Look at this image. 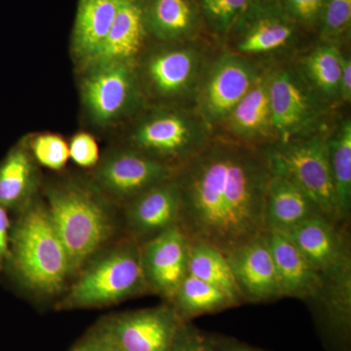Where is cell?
I'll list each match as a JSON object with an SVG mask.
<instances>
[{
  "mask_svg": "<svg viewBox=\"0 0 351 351\" xmlns=\"http://www.w3.org/2000/svg\"><path fill=\"white\" fill-rule=\"evenodd\" d=\"M270 171L263 154L232 145L200 149L176 170L179 225L223 254L265 232Z\"/></svg>",
  "mask_w": 351,
  "mask_h": 351,
  "instance_id": "obj_1",
  "label": "cell"
},
{
  "mask_svg": "<svg viewBox=\"0 0 351 351\" xmlns=\"http://www.w3.org/2000/svg\"><path fill=\"white\" fill-rule=\"evenodd\" d=\"M5 269L23 287L43 297L59 295L71 278L68 254L43 201L18 211Z\"/></svg>",
  "mask_w": 351,
  "mask_h": 351,
  "instance_id": "obj_2",
  "label": "cell"
},
{
  "mask_svg": "<svg viewBox=\"0 0 351 351\" xmlns=\"http://www.w3.org/2000/svg\"><path fill=\"white\" fill-rule=\"evenodd\" d=\"M45 204L68 254L73 278L107 247L117 219L100 191L75 182L51 188Z\"/></svg>",
  "mask_w": 351,
  "mask_h": 351,
  "instance_id": "obj_3",
  "label": "cell"
},
{
  "mask_svg": "<svg viewBox=\"0 0 351 351\" xmlns=\"http://www.w3.org/2000/svg\"><path fill=\"white\" fill-rule=\"evenodd\" d=\"M57 308H95L119 304L149 290L141 244L128 237L104 248L75 276Z\"/></svg>",
  "mask_w": 351,
  "mask_h": 351,
  "instance_id": "obj_4",
  "label": "cell"
},
{
  "mask_svg": "<svg viewBox=\"0 0 351 351\" xmlns=\"http://www.w3.org/2000/svg\"><path fill=\"white\" fill-rule=\"evenodd\" d=\"M270 174L286 178L301 188L332 223L346 221L339 208L328 156L327 140L320 136L290 140L263 154Z\"/></svg>",
  "mask_w": 351,
  "mask_h": 351,
  "instance_id": "obj_5",
  "label": "cell"
},
{
  "mask_svg": "<svg viewBox=\"0 0 351 351\" xmlns=\"http://www.w3.org/2000/svg\"><path fill=\"white\" fill-rule=\"evenodd\" d=\"M325 217H315L283 232L294 242L322 277L326 306H350L351 258L350 245L339 228Z\"/></svg>",
  "mask_w": 351,
  "mask_h": 351,
  "instance_id": "obj_6",
  "label": "cell"
},
{
  "mask_svg": "<svg viewBox=\"0 0 351 351\" xmlns=\"http://www.w3.org/2000/svg\"><path fill=\"white\" fill-rule=\"evenodd\" d=\"M172 165L133 149L110 152L97 164L94 180L101 195L126 203L157 184L170 181Z\"/></svg>",
  "mask_w": 351,
  "mask_h": 351,
  "instance_id": "obj_7",
  "label": "cell"
},
{
  "mask_svg": "<svg viewBox=\"0 0 351 351\" xmlns=\"http://www.w3.org/2000/svg\"><path fill=\"white\" fill-rule=\"evenodd\" d=\"M138 100L135 75L128 62L89 66L82 83V101L90 119L98 125L117 121Z\"/></svg>",
  "mask_w": 351,
  "mask_h": 351,
  "instance_id": "obj_8",
  "label": "cell"
},
{
  "mask_svg": "<svg viewBox=\"0 0 351 351\" xmlns=\"http://www.w3.org/2000/svg\"><path fill=\"white\" fill-rule=\"evenodd\" d=\"M186 321L171 304L108 316L99 322L123 351H168Z\"/></svg>",
  "mask_w": 351,
  "mask_h": 351,
  "instance_id": "obj_9",
  "label": "cell"
},
{
  "mask_svg": "<svg viewBox=\"0 0 351 351\" xmlns=\"http://www.w3.org/2000/svg\"><path fill=\"white\" fill-rule=\"evenodd\" d=\"M189 240L180 225L141 244V260L147 287L168 302L189 274Z\"/></svg>",
  "mask_w": 351,
  "mask_h": 351,
  "instance_id": "obj_10",
  "label": "cell"
},
{
  "mask_svg": "<svg viewBox=\"0 0 351 351\" xmlns=\"http://www.w3.org/2000/svg\"><path fill=\"white\" fill-rule=\"evenodd\" d=\"M225 256L243 300L260 302L281 298L265 232L235 247Z\"/></svg>",
  "mask_w": 351,
  "mask_h": 351,
  "instance_id": "obj_11",
  "label": "cell"
},
{
  "mask_svg": "<svg viewBox=\"0 0 351 351\" xmlns=\"http://www.w3.org/2000/svg\"><path fill=\"white\" fill-rule=\"evenodd\" d=\"M181 195L174 178L136 196L125 204L129 237L143 244L179 225Z\"/></svg>",
  "mask_w": 351,
  "mask_h": 351,
  "instance_id": "obj_12",
  "label": "cell"
},
{
  "mask_svg": "<svg viewBox=\"0 0 351 351\" xmlns=\"http://www.w3.org/2000/svg\"><path fill=\"white\" fill-rule=\"evenodd\" d=\"M258 77L257 71L243 58L221 60L201 94L200 110L204 119L209 123L226 119Z\"/></svg>",
  "mask_w": 351,
  "mask_h": 351,
  "instance_id": "obj_13",
  "label": "cell"
},
{
  "mask_svg": "<svg viewBox=\"0 0 351 351\" xmlns=\"http://www.w3.org/2000/svg\"><path fill=\"white\" fill-rule=\"evenodd\" d=\"M133 142L138 152L164 163L171 159L186 161L200 151L191 122L175 112H159L143 120L134 131Z\"/></svg>",
  "mask_w": 351,
  "mask_h": 351,
  "instance_id": "obj_14",
  "label": "cell"
},
{
  "mask_svg": "<svg viewBox=\"0 0 351 351\" xmlns=\"http://www.w3.org/2000/svg\"><path fill=\"white\" fill-rule=\"evenodd\" d=\"M265 234L276 265L281 297L322 301L324 281L294 242L283 232H265Z\"/></svg>",
  "mask_w": 351,
  "mask_h": 351,
  "instance_id": "obj_15",
  "label": "cell"
},
{
  "mask_svg": "<svg viewBox=\"0 0 351 351\" xmlns=\"http://www.w3.org/2000/svg\"><path fill=\"white\" fill-rule=\"evenodd\" d=\"M271 126L282 142L293 140L308 129L316 117V107L301 82L288 71L269 77Z\"/></svg>",
  "mask_w": 351,
  "mask_h": 351,
  "instance_id": "obj_16",
  "label": "cell"
},
{
  "mask_svg": "<svg viewBox=\"0 0 351 351\" xmlns=\"http://www.w3.org/2000/svg\"><path fill=\"white\" fill-rule=\"evenodd\" d=\"M235 25H241L244 29L237 47L248 54L282 47L292 39L295 29V22L283 4L262 0H254Z\"/></svg>",
  "mask_w": 351,
  "mask_h": 351,
  "instance_id": "obj_17",
  "label": "cell"
},
{
  "mask_svg": "<svg viewBox=\"0 0 351 351\" xmlns=\"http://www.w3.org/2000/svg\"><path fill=\"white\" fill-rule=\"evenodd\" d=\"M319 216H323L319 208L297 184L280 176H270L265 196V232H286Z\"/></svg>",
  "mask_w": 351,
  "mask_h": 351,
  "instance_id": "obj_18",
  "label": "cell"
},
{
  "mask_svg": "<svg viewBox=\"0 0 351 351\" xmlns=\"http://www.w3.org/2000/svg\"><path fill=\"white\" fill-rule=\"evenodd\" d=\"M143 5L140 0H124L113 21L107 38L88 66L128 62L138 54L145 36Z\"/></svg>",
  "mask_w": 351,
  "mask_h": 351,
  "instance_id": "obj_19",
  "label": "cell"
},
{
  "mask_svg": "<svg viewBox=\"0 0 351 351\" xmlns=\"http://www.w3.org/2000/svg\"><path fill=\"white\" fill-rule=\"evenodd\" d=\"M124 0H78L73 49L89 62L100 49Z\"/></svg>",
  "mask_w": 351,
  "mask_h": 351,
  "instance_id": "obj_20",
  "label": "cell"
},
{
  "mask_svg": "<svg viewBox=\"0 0 351 351\" xmlns=\"http://www.w3.org/2000/svg\"><path fill=\"white\" fill-rule=\"evenodd\" d=\"M36 162L27 147H14L0 163V204L19 211L31 202L38 184Z\"/></svg>",
  "mask_w": 351,
  "mask_h": 351,
  "instance_id": "obj_21",
  "label": "cell"
},
{
  "mask_svg": "<svg viewBox=\"0 0 351 351\" xmlns=\"http://www.w3.org/2000/svg\"><path fill=\"white\" fill-rule=\"evenodd\" d=\"M226 120L233 135L242 140H255L267 136L272 129L269 77H258Z\"/></svg>",
  "mask_w": 351,
  "mask_h": 351,
  "instance_id": "obj_22",
  "label": "cell"
},
{
  "mask_svg": "<svg viewBox=\"0 0 351 351\" xmlns=\"http://www.w3.org/2000/svg\"><path fill=\"white\" fill-rule=\"evenodd\" d=\"M143 12L147 31L162 40L188 36L197 22L193 0H147Z\"/></svg>",
  "mask_w": 351,
  "mask_h": 351,
  "instance_id": "obj_23",
  "label": "cell"
},
{
  "mask_svg": "<svg viewBox=\"0 0 351 351\" xmlns=\"http://www.w3.org/2000/svg\"><path fill=\"white\" fill-rule=\"evenodd\" d=\"M188 269L189 274L223 291L232 304L243 301L225 254L216 247L199 240H191Z\"/></svg>",
  "mask_w": 351,
  "mask_h": 351,
  "instance_id": "obj_24",
  "label": "cell"
},
{
  "mask_svg": "<svg viewBox=\"0 0 351 351\" xmlns=\"http://www.w3.org/2000/svg\"><path fill=\"white\" fill-rule=\"evenodd\" d=\"M195 68L196 58L193 51H164L149 60L147 75L159 94L174 96L188 86Z\"/></svg>",
  "mask_w": 351,
  "mask_h": 351,
  "instance_id": "obj_25",
  "label": "cell"
},
{
  "mask_svg": "<svg viewBox=\"0 0 351 351\" xmlns=\"http://www.w3.org/2000/svg\"><path fill=\"white\" fill-rule=\"evenodd\" d=\"M170 304L184 321L232 306L223 291L191 274L182 280Z\"/></svg>",
  "mask_w": 351,
  "mask_h": 351,
  "instance_id": "obj_26",
  "label": "cell"
},
{
  "mask_svg": "<svg viewBox=\"0 0 351 351\" xmlns=\"http://www.w3.org/2000/svg\"><path fill=\"white\" fill-rule=\"evenodd\" d=\"M328 156L335 191L343 218L351 210V123L346 120L339 131L327 140Z\"/></svg>",
  "mask_w": 351,
  "mask_h": 351,
  "instance_id": "obj_27",
  "label": "cell"
},
{
  "mask_svg": "<svg viewBox=\"0 0 351 351\" xmlns=\"http://www.w3.org/2000/svg\"><path fill=\"white\" fill-rule=\"evenodd\" d=\"M343 57L338 48L330 44L314 49L306 61L309 77L330 98L339 95Z\"/></svg>",
  "mask_w": 351,
  "mask_h": 351,
  "instance_id": "obj_28",
  "label": "cell"
},
{
  "mask_svg": "<svg viewBox=\"0 0 351 351\" xmlns=\"http://www.w3.org/2000/svg\"><path fill=\"white\" fill-rule=\"evenodd\" d=\"M29 151L36 163L54 171L63 169L69 158V145L54 134H43L34 138Z\"/></svg>",
  "mask_w": 351,
  "mask_h": 351,
  "instance_id": "obj_29",
  "label": "cell"
},
{
  "mask_svg": "<svg viewBox=\"0 0 351 351\" xmlns=\"http://www.w3.org/2000/svg\"><path fill=\"white\" fill-rule=\"evenodd\" d=\"M210 22L221 31L235 25L254 0H199Z\"/></svg>",
  "mask_w": 351,
  "mask_h": 351,
  "instance_id": "obj_30",
  "label": "cell"
},
{
  "mask_svg": "<svg viewBox=\"0 0 351 351\" xmlns=\"http://www.w3.org/2000/svg\"><path fill=\"white\" fill-rule=\"evenodd\" d=\"M320 23L323 38L334 39L343 36L350 27L351 0H327Z\"/></svg>",
  "mask_w": 351,
  "mask_h": 351,
  "instance_id": "obj_31",
  "label": "cell"
},
{
  "mask_svg": "<svg viewBox=\"0 0 351 351\" xmlns=\"http://www.w3.org/2000/svg\"><path fill=\"white\" fill-rule=\"evenodd\" d=\"M69 157L82 168H92L100 161V151L93 136L88 133L76 134L69 145Z\"/></svg>",
  "mask_w": 351,
  "mask_h": 351,
  "instance_id": "obj_32",
  "label": "cell"
},
{
  "mask_svg": "<svg viewBox=\"0 0 351 351\" xmlns=\"http://www.w3.org/2000/svg\"><path fill=\"white\" fill-rule=\"evenodd\" d=\"M327 0H284L283 6L295 23L311 25L320 21Z\"/></svg>",
  "mask_w": 351,
  "mask_h": 351,
  "instance_id": "obj_33",
  "label": "cell"
},
{
  "mask_svg": "<svg viewBox=\"0 0 351 351\" xmlns=\"http://www.w3.org/2000/svg\"><path fill=\"white\" fill-rule=\"evenodd\" d=\"M168 351H219L212 341L186 322L180 327Z\"/></svg>",
  "mask_w": 351,
  "mask_h": 351,
  "instance_id": "obj_34",
  "label": "cell"
},
{
  "mask_svg": "<svg viewBox=\"0 0 351 351\" xmlns=\"http://www.w3.org/2000/svg\"><path fill=\"white\" fill-rule=\"evenodd\" d=\"M71 351H123L100 324L90 329Z\"/></svg>",
  "mask_w": 351,
  "mask_h": 351,
  "instance_id": "obj_35",
  "label": "cell"
},
{
  "mask_svg": "<svg viewBox=\"0 0 351 351\" xmlns=\"http://www.w3.org/2000/svg\"><path fill=\"white\" fill-rule=\"evenodd\" d=\"M8 209L0 204V272L5 269L10 253L11 225Z\"/></svg>",
  "mask_w": 351,
  "mask_h": 351,
  "instance_id": "obj_36",
  "label": "cell"
},
{
  "mask_svg": "<svg viewBox=\"0 0 351 351\" xmlns=\"http://www.w3.org/2000/svg\"><path fill=\"white\" fill-rule=\"evenodd\" d=\"M339 95L346 101L351 100V62L350 59L343 57L341 66V88Z\"/></svg>",
  "mask_w": 351,
  "mask_h": 351,
  "instance_id": "obj_37",
  "label": "cell"
},
{
  "mask_svg": "<svg viewBox=\"0 0 351 351\" xmlns=\"http://www.w3.org/2000/svg\"><path fill=\"white\" fill-rule=\"evenodd\" d=\"M233 351H255V350H235Z\"/></svg>",
  "mask_w": 351,
  "mask_h": 351,
  "instance_id": "obj_38",
  "label": "cell"
},
{
  "mask_svg": "<svg viewBox=\"0 0 351 351\" xmlns=\"http://www.w3.org/2000/svg\"><path fill=\"white\" fill-rule=\"evenodd\" d=\"M128 1H136V0H128Z\"/></svg>",
  "mask_w": 351,
  "mask_h": 351,
  "instance_id": "obj_39",
  "label": "cell"
},
{
  "mask_svg": "<svg viewBox=\"0 0 351 351\" xmlns=\"http://www.w3.org/2000/svg\"></svg>",
  "mask_w": 351,
  "mask_h": 351,
  "instance_id": "obj_40",
  "label": "cell"
}]
</instances>
